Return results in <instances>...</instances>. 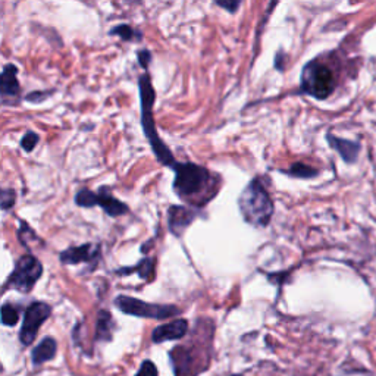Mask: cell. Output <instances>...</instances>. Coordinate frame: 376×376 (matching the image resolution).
<instances>
[{"mask_svg":"<svg viewBox=\"0 0 376 376\" xmlns=\"http://www.w3.org/2000/svg\"><path fill=\"white\" fill-rule=\"evenodd\" d=\"M52 315V307L48 303L36 302L27 307L24 315V324H22L19 340L24 346L32 344V341L36 340L40 326L44 324L49 316Z\"/></svg>","mask_w":376,"mask_h":376,"instance_id":"obj_7","label":"cell"},{"mask_svg":"<svg viewBox=\"0 0 376 376\" xmlns=\"http://www.w3.org/2000/svg\"><path fill=\"white\" fill-rule=\"evenodd\" d=\"M238 207L246 222L254 228L268 227L273 216V202L259 178L251 180L241 191Z\"/></svg>","mask_w":376,"mask_h":376,"instance_id":"obj_3","label":"cell"},{"mask_svg":"<svg viewBox=\"0 0 376 376\" xmlns=\"http://www.w3.org/2000/svg\"><path fill=\"white\" fill-rule=\"evenodd\" d=\"M137 58H138V63L141 65V68L147 70L150 62H152V53L149 50H141L137 53Z\"/></svg>","mask_w":376,"mask_h":376,"instance_id":"obj_24","label":"cell"},{"mask_svg":"<svg viewBox=\"0 0 376 376\" xmlns=\"http://www.w3.org/2000/svg\"><path fill=\"white\" fill-rule=\"evenodd\" d=\"M172 171L175 172L174 190L185 203L205 206L212 200L219 190V178L200 165L178 162Z\"/></svg>","mask_w":376,"mask_h":376,"instance_id":"obj_1","label":"cell"},{"mask_svg":"<svg viewBox=\"0 0 376 376\" xmlns=\"http://www.w3.org/2000/svg\"><path fill=\"white\" fill-rule=\"evenodd\" d=\"M49 96H50L49 92H32L25 97V101H28L31 103H40L44 101V98H48Z\"/></svg>","mask_w":376,"mask_h":376,"instance_id":"obj_25","label":"cell"},{"mask_svg":"<svg viewBox=\"0 0 376 376\" xmlns=\"http://www.w3.org/2000/svg\"><path fill=\"white\" fill-rule=\"evenodd\" d=\"M15 191L12 190V188H3L2 190V209L3 210H8L12 207L15 205Z\"/></svg>","mask_w":376,"mask_h":376,"instance_id":"obj_22","label":"cell"},{"mask_svg":"<svg viewBox=\"0 0 376 376\" xmlns=\"http://www.w3.org/2000/svg\"><path fill=\"white\" fill-rule=\"evenodd\" d=\"M43 264L31 254H25L17 260L15 269L8 278L6 285L21 293H28L41 278Z\"/></svg>","mask_w":376,"mask_h":376,"instance_id":"obj_6","label":"cell"},{"mask_svg":"<svg viewBox=\"0 0 376 376\" xmlns=\"http://www.w3.org/2000/svg\"><path fill=\"white\" fill-rule=\"evenodd\" d=\"M112 316L109 312L102 311L97 316V331H96V338L97 340H110L112 338Z\"/></svg>","mask_w":376,"mask_h":376,"instance_id":"obj_16","label":"cell"},{"mask_svg":"<svg viewBox=\"0 0 376 376\" xmlns=\"http://www.w3.org/2000/svg\"><path fill=\"white\" fill-rule=\"evenodd\" d=\"M115 306L119 309L121 312L131 316H138V317H149V319H167L176 316L181 311L178 307L172 304H152L141 302L138 298L128 297V295H119L115 300Z\"/></svg>","mask_w":376,"mask_h":376,"instance_id":"obj_5","label":"cell"},{"mask_svg":"<svg viewBox=\"0 0 376 376\" xmlns=\"http://www.w3.org/2000/svg\"><path fill=\"white\" fill-rule=\"evenodd\" d=\"M101 258V249L96 244H83L79 247H70L59 254V260L63 264L93 263Z\"/></svg>","mask_w":376,"mask_h":376,"instance_id":"obj_8","label":"cell"},{"mask_svg":"<svg viewBox=\"0 0 376 376\" xmlns=\"http://www.w3.org/2000/svg\"><path fill=\"white\" fill-rule=\"evenodd\" d=\"M326 140L329 143V146L335 149L340 153V156L346 162H348V163L356 162V159L359 156V152H360V145L357 141L342 140V138H338L333 134H328Z\"/></svg>","mask_w":376,"mask_h":376,"instance_id":"obj_13","label":"cell"},{"mask_svg":"<svg viewBox=\"0 0 376 376\" xmlns=\"http://www.w3.org/2000/svg\"><path fill=\"white\" fill-rule=\"evenodd\" d=\"M56 355V341L53 338H44L40 344L32 350V362L34 364H41L54 357Z\"/></svg>","mask_w":376,"mask_h":376,"instance_id":"obj_14","label":"cell"},{"mask_svg":"<svg viewBox=\"0 0 376 376\" xmlns=\"http://www.w3.org/2000/svg\"><path fill=\"white\" fill-rule=\"evenodd\" d=\"M153 268H154V260L150 258H146V259H143L141 262H138V264H136V267L123 268V269H118L115 272L118 275H129V273L137 272L140 275V278L147 281V280H150V276L153 273Z\"/></svg>","mask_w":376,"mask_h":376,"instance_id":"obj_15","label":"cell"},{"mask_svg":"<svg viewBox=\"0 0 376 376\" xmlns=\"http://www.w3.org/2000/svg\"><path fill=\"white\" fill-rule=\"evenodd\" d=\"M196 218L197 213L185 206H171L168 210V228L175 237H181Z\"/></svg>","mask_w":376,"mask_h":376,"instance_id":"obj_9","label":"cell"},{"mask_svg":"<svg viewBox=\"0 0 376 376\" xmlns=\"http://www.w3.org/2000/svg\"><path fill=\"white\" fill-rule=\"evenodd\" d=\"M75 205L80 207H94L96 206V193L88 190V188H83L75 194Z\"/></svg>","mask_w":376,"mask_h":376,"instance_id":"obj_19","label":"cell"},{"mask_svg":"<svg viewBox=\"0 0 376 376\" xmlns=\"http://www.w3.org/2000/svg\"><path fill=\"white\" fill-rule=\"evenodd\" d=\"M215 5L219 6V8L227 9L228 12H231V14H234V12H237V9L240 8L241 2H238V0L236 2V0H234V2H215Z\"/></svg>","mask_w":376,"mask_h":376,"instance_id":"obj_26","label":"cell"},{"mask_svg":"<svg viewBox=\"0 0 376 376\" xmlns=\"http://www.w3.org/2000/svg\"><path fill=\"white\" fill-rule=\"evenodd\" d=\"M335 90V75L326 63L319 59L309 62L302 72V92L319 101L329 97Z\"/></svg>","mask_w":376,"mask_h":376,"instance_id":"obj_4","label":"cell"},{"mask_svg":"<svg viewBox=\"0 0 376 376\" xmlns=\"http://www.w3.org/2000/svg\"><path fill=\"white\" fill-rule=\"evenodd\" d=\"M138 88H140V98H141V125H143V129H145V136L147 137L156 159L163 165V167L174 169V167L178 162L175 160L169 147L165 145L162 138L159 137L156 124H154V119H153V105H154V101H156V93H154V88L152 85L149 74L140 76Z\"/></svg>","mask_w":376,"mask_h":376,"instance_id":"obj_2","label":"cell"},{"mask_svg":"<svg viewBox=\"0 0 376 376\" xmlns=\"http://www.w3.org/2000/svg\"><path fill=\"white\" fill-rule=\"evenodd\" d=\"M282 172L295 176V178H313V176L317 175L316 169H313L312 167H309V165H304V163H294L291 165L290 169L282 171Z\"/></svg>","mask_w":376,"mask_h":376,"instance_id":"obj_18","label":"cell"},{"mask_svg":"<svg viewBox=\"0 0 376 376\" xmlns=\"http://www.w3.org/2000/svg\"><path fill=\"white\" fill-rule=\"evenodd\" d=\"M188 331V322L184 319H176L174 322L165 324L158 326L153 331L152 340L154 342H163V341H172L182 338Z\"/></svg>","mask_w":376,"mask_h":376,"instance_id":"obj_12","label":"cell"},{"mask_svg":"<svg viewBox=\"0 0 376 376\" xmlns=\"http://www.w3.org/2000/svg\"><path fill=\"white\" fill-rule=\"evenodd\" d=\"M19 320V313L14 306L10 304H5L2 307V322L6 326H14L17 325V322Z\"/></svg>","mask_w":376,"mask_h":376,"instance_id":"obj_20","label":"cell"},{"mask_svg":"<svg viewBox=\"0 0 376 376\" xmlns=\"http://www.w3.org/2000/svg\"><path fill=\"white\" fill-rule=\"evenodd\" d=\"M110 34L119 36L124 41H140L143 40V34L140 31L129 27L128 24H121L118 27H114L110 30Z\"/></svg>","mask_w":376,"mask_h":376,"instance_id":"obj_17","label":"cell"},{"mask_svg":"<svg viewBox=\"0 0 376 376\" xmlns=\"http://www.w3.org/2000/svg\"><path fill=\"white\" fill-rule=\"evenodd\" d=\"M136 376H158V369L152 362L146 360L141 364V368Z\"/></svg>","mask_w":376,"mask_h":376,"instance_id":"obj_23","label":"cell"},{"mask_svg":"<svg viewBox=\"0 0 376 376\" xmlns=\"http://www.w3.org/2000/svg\"><path fill=\"white\" fill-rule=\"evenodd\" d=\"M236 376H238V375H236Z\"/></svg>","mask_w":376,"mask_h":376,"instance_id":"obj_27","label":"cell"},{"mask_svg":"<svg viewBox=\"0 0 376 376\" xmlns=\"http://www.w3.org/2000/svg\"><path fill=\"white\" fill-rule=\"evenodd\" d=\"M0 92H2V101L6 105L8 97H10V105L18 102L21 87L18 83V68L12 63L3 66L2 79H0Z\"/></svg>","mask_w":376,"mask_h":376,"instance_id":"obj_10","label":"cell"},{"mask_svg":"<svg viewBox=\"0 0 376 376\" xmlns=\"http://www.w3.org/2000/svg\"><path fill=\"white\" fill-rule=\"evenodd\" d=\"M37 143H39V136L36 134V132L28 131L21 140V147L24 149L27 153H30V152H32V149L37 146Z\"/></svg>","mask_w":376,"mask_h":376,"instance_id":"obj_21","label":"cell"},{"mask_svg":"<svg viewBox=\"0 0 376 376\" xmlns=\"http://www.w3.org/2000/svg\"><path fill=\"white\" fill-rule=\"evenodd\" d=\"M96 206L102 207L106 215L118 218V216H124L128 213V206L123 203L118 198L112 196V191L109 190V187H101L98 191L96 193Z\"/></svg>","mask_w":376,"mask_h":376,"instance_id":"obj_11","label":"cell"}]
</instances>
